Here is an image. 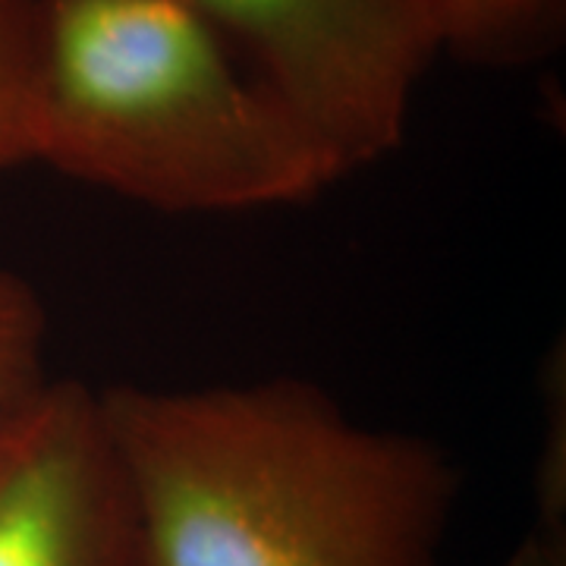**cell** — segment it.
Here are the masks:
<instances>
[{
    "mask_svg": "<svg viewBox=\"0 0 566 566\" xmlns=\"http://www.w3.org/2000/svg\"><path fill=\"white\" fill-rule=\"evenodd\" d=\"M145 566H441L460 469L303 378L98 390Z\"/></svg>",
    "mask_w": 566,
    "mask_h": 566,
    "instance_id": "6da1fadb",
    "label": "cell"
},
{
    "mask_svg": "<svg viewBox=\"0 0 566 566\" xmlns=\"http://www.w3.org/2000/svg\"><path fill=\"white\" fill-rule=\"evenodd\" d=\"M32 164L170 214L300 205L344 177L182 0H44Z\"/></svg>",
    "mask_w": 566,
    "mask_h": 566,
    "instance_id": "7a4b0ae2",
    "label": "cell"
},
{
    "mask_svg": "<svg viewBox=\"0 0 566 566\" xmlns=\"http://www.w3.org/2000/svg\"><path fill=\"white\" fill-rule=\"evenodd\" d=\"M353 174L400 148L444 54L441 0H182Z\"/></svg>",
    "mask_w": 566,
    "mask_h": 566,
    "instance_id": "3957f363",
    "label": "cell"
},
{
    "mask_svg": "<svg viewBox=\"0 0 566 566\" xmlns=\"http://www.w3.org/2000/svg\"><path fill=\"white\" fill-rule=\"evenodd\" d=\"M0 566H145L98 390L48 378L0 412Z\"/></svg>",
    "mask_w": 566,
    "mask_h": 566,
    "instance_id": "277c9868",
    "label": "cell"
},
{
    "mask_svg": "<svg viewBox=\"0 0 566 566\" xmlns=\"http://www.w3.org/2000/svg\"><path fill=\"white\" fill-rule=\"evenodd\" d=\"M444 54L475 66H528L566 35V0H441Z\"/></svg>",
    "mask_w": 566,
    "mask_h": 566,
    "instance_id": "5b68a950",
    "label": "cell"
},
{
    "mask_svg": "<svg viewBox=\"0 0 566 566\" xmlns=\"http://www.w3.org/2000/svg\"><path fill=\"white\" fill-rule=\"evenodd\" d=\"M44 0H0V177L32 164Z\"/></svg>",
    "mask_w": 566,
    "mask_h": 566,
    "instance_id": "8992f818",
    "label": "cell"
},
{
    "mask_svg": "<svg viewBox=\"0 0 566 566\" xmlns=\"http://www.w3.org/2000/svg\"><path fill=\"white\" fill-rule=\"evenodd\" d=\"M48 331V312L32 283L0 264V412L51 378Z\"/></svg>",
    "mask_w": 566,
    "mask_h": 566,
    "instance_id": "52a82bcc",
    "label": "cell"
}]
</instances>
